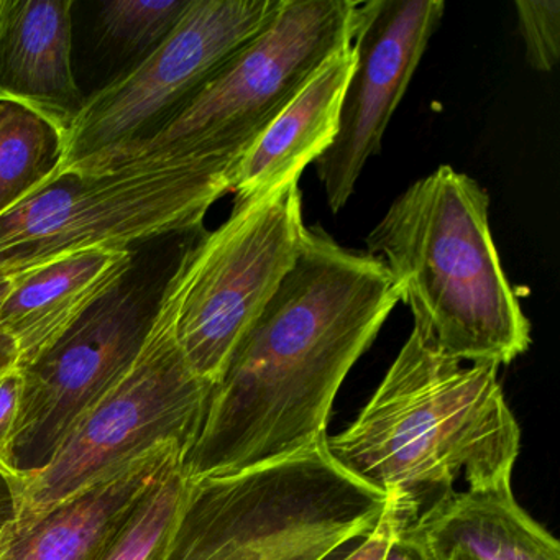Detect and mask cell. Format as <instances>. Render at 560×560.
<instances>
[{
	"label": "cell",
	"instance_id": "1",
	"mask_svg": "<svg viewBox=\"0 0 560 560\" xmlns=\"http://www.w3.org/2000/svg\"><path fill=\"white\" fill-rule=\"evenodd\" d=\"M399 301L380 258L304 228L300 254L212 388L185 458L191 480L320 444L343 380Z\"/></svg>",
	"mask_w": 560,
	"mask_h": 560
},
{
	"label": "cell",
	"instance_id": "2",
	"mask_svg": "<svg viewBox=\"0 0 560 560\" xmlns=\"http://www.w3.org/2000/svg\"><path fill=\"white\" fill-rule=\"evenodd\" d=\"M339 467L385 494L402 527L457 493L510 480L521 428L498 366L445 357L412 329L357 416L324 439Z\"/></svg>",
	"mask_w": 560,
	"mask_h": 560
},
{
	"label": "cell",
	"instance_id": "3",
	"mask_svg": "<svg viewBox=\"0 0 560 560\" xmlns=\"http://www.w3.org/2000/svg\"><path fill=\"white\" fill-rule=\"evenodd\" d=\"M490 196L448 165L412 183L366 237L388 268L415 327L458 362L510 365L530 346V324L501 267Z\"/></svg>",
	"mask_w": 560,
	"mask_h": 560
},
{
	"label": "cell",
	"instance_id": "4",
	"mask_svg": "<svg viewBox=\"0 0 560 560\" xmlns=\"http://www.w3.org/2000/svg\"><path fill=\"white\" fill-rule=\"evenodd\" d=\"M385 504V494L339 467L323 441L191 480L159 560H334L372 533Z\"/></svg>",
	"mask_w": 560,
	"mask_h": 560
},
{
	"label": "cell",
	"instance_id": "5",
	"mask_svg": "<svg viewBox=\"0 0 560 560\" xmlns=\"http://www.w3.org/2000/svg\"><path fill=\"white\" fill-rule=\"evenodd\" d=\"M189 242L163 283L152 327L132 365L74 422L54 455L9 490L15 534L155 445L175 442L185 458L195 445L214 386L192 372L176 334Z\"/></svg>",
	"mask_w": 560,
	"mask_h": 560
},
{
	"label": "cell",
	"instance_id": "6",
	"mask_svg": "<svg viewBox=\"0 0 560 560\" xmlns=\"http://www.w3.org/2000/svg\"><path fill=\"white\" fill-rule=\"evenodd\" d=\"M352 0H283L273 21L238 50L168 122L93 172L186 160L224 195L278 114L352 38Z\"/></svg>",
	"mask_w": 560,
	"mask_h": 560
},
{
	"label": "cell",
	"instance_id": "7",
	"mask_svg": "<svg viewBox=\"0 0 560 560\" xmlns=\"http://www.w3.org/2000/svg\"><path fill=\"white\" fill-rule=\"evenodd\" d=\"M222 198L186 160L55 173L0 215V281L83 252L132 250L166 235L195 234Z\"/></svg>",
	"mask_w": 560,
	"mask_h": 560
},
{
	"label": "cell",
	"instance_id": "8",
	"mask_svg": "<svg viewBox=\"0 0 560 560\" xmlns=\"http://www.w3.org/2000/svg\"><path fill=\"white\" fill-rule=\"evenodd\" d=\"M281 5L283 0H192L159 47L86 97L63 136L55 173L93 172L152 137L273 21Z\"/></svg>",
	"mask_w": 560,
	"mask_h": 560
},
{
	"label": "cell",
	"instance_id": "9",
	"mask_svg": "<svg viewBox=\"0 0 560 560\" xmlns=\"http://www.w3.org/2000/svg\"><path fill=\"white\" fill-rule=\"evenodd\" d=\"M304 228L303 192L294 182L232 208L224 224L189 242L176 334L199 378L212 386L222 378L235 347L293 268Z\"/></svg>",
	"mask_w": 560,
	"mask_h": 560
},
{
	"label": "cell",
	"instance_id": "10",
	"mask_svg": "<svg viewBox=\"0 0 560 560\" xmlns=\"http://www.w3.org/2000/svg\"><path fill=\"white\" fill-rule=\"evenodd\" d=\"M133 273V271H132ZM130 273L24 369L18 460L37 470L74 422L127 372L152 327L163 283Z\"/></svg>",
	"mask_w": 560,
	"mask_h": 560
},
{
	"label": "cell",
	"instance_id": "11",
	"mask_svg": "<svg viewBox=\"0 0 560 560\" xmlns=\"http://www.w3.org/2000/svg\"><path fill=\"white\" fill-rule=\"evenodd\" d=\"M444 0H369L353 14V63L340 101L339 127L317 159V178L334 214L352 198L386 127L408 91L432 35L444 18Z\"/></svg>",
	"mask_w": 560,
	"mask_h": 560
},
{
	"label": "cell",
	"instance_id": "12",
	"mask_svg": "<svg viewBox=\"0 0 560 560\" xmlns=\"http://www.w3.org/2000/svg\"><path fill=\"white\" fill-rule=\"evenodd\" d=\"M73 0H5L0 103L27 107L67 133L86 97L74 80Z\"/></svg>",
	"mask_w": 560,
	"mask_h": 560
},
{
	"label": "cell",
	"instance_id": "13",
	"mask_svg": "<svg viewBox=\"0 0 560 560\" xmlns=\"http://www.w3.org/2000/svg\"><path fill=\"white\" fill-rule=\"evenodd\" d=\"M133 258L132 250L83 252L9 281L0 301V329L14 343L19 369L37 362L126 280Z\"/></svg>",
	"mask_w": 560,
	"mask_h": 560
},
{
	"label": "cell",
	"instance_id": "14",
	"mask_svg": "<svg viewBox=\"0 0 560 560\" xmlns=\"http://www.w3.org/2000/svg\"><path fill=\"white\" fill-rule=\"evenodd\" d=\"M185 451L163 442L15 534L9 560H97Z\"/></svg>",
	"mask_w": 560,
	"mask_h": 560
},
{
	"label": "cell",
	"instance_id": "15",
	"mask_svg": "<svg viewBox=\"0 0 560 560\" xmlns=\"http://www.w3.org/2000/svg\"><path fill=\"white\" fill-rule=\"evenodd\" d=\"M352 63L349 45L334 54L278 114L238 166L232 208L255 205L300 182L306 166L329 149Z\"/></svg>",
	"mask_w": 560,
	"mask_h": 560
},
{
	"label": "cell",
	"instance_id": "16",
	"mask_svg": "<svg viewBox=\"0 0 560 560\" xmlns=\"http://www.w3.org/2000/svg\"><path fill=\"white\" fill-rule=\"evenodd\" d=\"M408 527L438 560H560L559 540L520 506L511 478L458 490Z\"/></svg>",
	"mask_w": 560,
	"mask_h": 560
},
{
	"label": "cell",
	"instance_id": "17",
	"mask_svg": "<svg viewBox=\"0 0 560 560\" xmlns=\"http://www.w3.org/2000/svg\"><path fill=\"white\" fill-rule=\"evenodd\" d=\"M63 133L27 107L0 103V215L57 172Z\"/></svg>",
	"mask_w": 560,
	"mask_h": 560
},
{
	"label": "cell",
	"instance_id": "18",
	"mask_svg": "<svg viewBox=\"0 0 560 560\" xmlns=\"http://www.w3.org/2000/svg\"><path fill=\"white\" fill-rule=\"evenodd\" d=\"M185 462L176 464L143 498L129 523L97 560H159L189 491Z\"/></svg>",
	"mask_w": 560,
	"mask_h": 560
},
{
	"label": "cell",
	"instance_id": "19",
	"mask_svg": "<svg viewBox=\"0 0 560 560\" xmlns=\"http://www.w3.org/2000/svg\"><path fill=\"white\" fill-rule=\"evenodd\" d=\"M192 0H114L97 15L101 42L130 57L143 58L159 47Z\"/></svg>",
	"mask_w": 560,
	"mask_h": 560
},
{
	"label": "cell",
	"instance_id": "20",
	"mask_svg": "<svg viewBox=\"0 0 560 560\" xmlns=\"http://www.w3.org/2000/svg\"><path fill=\"white\" fill-rule=\"evenodd\" d=\"M514 8L527 63L537 73H549L560 57L559 0H520Z\"/></svg>",
	"mask_w": 560,
	"mask_h": 560
},
{
	"label": "cell",
	"instance_id": "21",
	"mask_svg": "<svg viewBox=\"0 0 560 560\" xmlns=\"http://www.w3.org/2000/svg\"><path fill=\"white\" fill-rule=\"evenodd\" d=\"M24 385V370L19 366L0 372V478L8 485V490L14 488L25 474L18 460Z\"/></svg>",
	"mask_w": 560,
	"mask_h": 560
},
{
	"label": "cell",
	"instance_id": "22",
	"mask_svg": "<svg viewBox=\"0 0 560 560\" xmlns=\"http://www.w3.org/2000/svg\"><path fill=\"white\" fill-rule=\"evenodd\" d=\"M398 523L395 510H393L392 503L386 498L385 510H383L382 516H380L378 523L373 527L372 533L357 540L353 546L343 550L334 560H383L386 547H388L389 539H392L393 530H395Z\"/></svg>",
	"mask_w": 560,
	"mask_h": 560
},
{
	"label": "cell",
	"instance_id": "23",
	"mask_svg": "<svg viewBox=\"0 0 560 560\" xmlns=\"http://www.w3.org/2000/svg\"><path fill=\"white\" fill-rule=\"evenodd\" d=\"M383 560H438L412 527L396 524Z\"/></svg>",
	"mask_w": 560,
	"mask_h": 560
},
{
	"label": "cell",
	"instance_id": "24",
	"mask_svg": "<svg viewBox=\"0 0 560 560\" xmlns=\"http://www.w3.org/2000/svg\"><path fill=\"white\" fill-rule=\"evenodd\" d=\"M9 281H0V301L4 300L9 291ZM18 366V352L14 343L5 336L4 330L0 329V372Z\"/></svg>",
	"mask_w": 560,
	"mask_h": 560
},
{
	"label": "cell",
	"instance_id": "25",
	"mask_svg": "<svg viewBox=\"0 0 560 560\" xmlns=\"http://www.w3.org/2000/svg\"><path fill=\"white\" fill-rule=\"evenodd\" d=\"M12 540H14V524L8 520L0 524V560H9Z\"/></svg>",
	"mask_w": 560,
	"mask_h": 560
},
{
	"label": "cell",
	"instance_id": "26",
	"mask_svg": "<svg viewBox=\"0 0 560 560\" xmlns=\"http://www.w3.org/2000/svg\"><path fill=\"white\" fill-rule=\"evenodd\" d=\"M5 0H0V15H2V11H4Z\"/></svg>",
	"mask_w": 560,
	"mask_h": 560
}]
</instances>
